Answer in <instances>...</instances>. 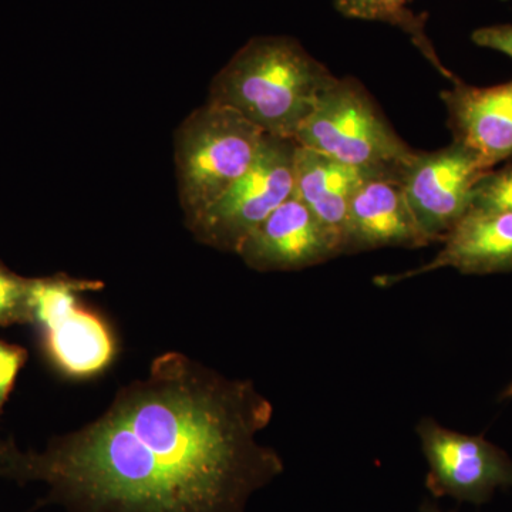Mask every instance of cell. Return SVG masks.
<instances>
[{
  "mask_svg": "<svg viewBox=\"0 0 512 512\" xmlns=\"http://www.w3.org/2000/svg\"><path fill=\"white\" fill-rule=\"evenodd\" d=\"M293 140L340 163L396 178L416 153L355 77L336 79Z\"/></svg>",
  "mask_w": 512,
  "mask_h": 512,
  "instance_id": "3957f363",
  "label": "cell"
},
{
  "mask_svg": "<svg viewBox=\"0 0 512 512\" xmlns=\"http://www.w3.org/2000/svg\"><path fill=\"white\" fill-rule=\"evenodd\" d=\"M30 286L32 279L15 274L0 262V328L29 325Z\"/></svg>",
  "mask_w": 512,
  "mask_h": 512,
  "instance_id": "9a60e30c",
  "label": "cell"
},
{
  "mask_svg": "<svg viewBox=\"0 0 512 512\" xmlns=\"http://www.w3.org/2000/svg\"><path fill=\"white\" fill-rule=\"evenodd\" d=\"M296 148L291 138L266 136L247 173L188 224L195 238L238 255L249 235L295 194Z\"/></svg>",
  "mask_w": 512,
  "mask_h": 512,
  "instance_id": "8992f818",
  "label": "cell"
},
{
  "mask_svg": "<svg viewBox=\"0 0 512 512\" xmlns=\"http://www.w3.org/2000/svg\"><path fill=\"white\" fill-rule=\"evenodd\" d=\"M412 2L413 0H333V5L345 18L387 23L402 30L443 76L451 80L456 79L441 63L433 43L427 36L426 18L414 15L409 9Z\"/></svg>",
  "mask_w": 512,
  "mask_h": 512,
  "instance_id": "5bb4252c",
  "label": "cell"
},
{
  "mask_svg": "<svg viewBox=\"0 0 512 512\" xmlns=\"http://www.w3.org/2000/svg\"><path fill=\"white\" fill-rule=\"evenodd\" d=\"M512 211V158L474 185L468 211Z\"/></svg>",
  "mask_w": 512,
  "mask_h": 512,
  "instance_id": "2e32d148",
  "label": "cell"
},
{
  "mask_svg": "<svg viewBox=\"0 0 512 512\" xmlns=\"http://www.w3.org/2000/svg\"><path fill=\"white\" fill-rule=\"evenodd\" d=\"M504 2H507V0H504Z\"/></svg>",
  "mask_w": 512,
  "mask_h": 512,
  "instance_id": "44dd1931",
  "label": "cell"
},
{
  "mask_svg": "<svg viewBox=\"0 0 512 512\" xmlns=\"http://www.w3.org/2000/svg\"><path fill=\"white\" fill-rule=\"evenodd\" d=\"M375 177L382 175L340 163L299 144L296 148L293 195L326 227L338 232L342 242L350 201L367 180Z\"/></svg>",
  "mask_w": 512,
  "mask_h": 512,
  "instance_id": "4fadbf2b",
  "label": "cell"
},
{
  "mask_svg": "<svg viewBox=\"0 0 512 512\" xmlns=\"http://www.w3.org/2000/svg\"><path fill=\"white\" fill-rule=\"evenodd\" d=\"M420 512H444L441 511L439 507H436L433 503H429V501H426V503L421 504Z\"/></svg>",
  "mask_w": 512,
  "mask_h": 512,
  "instance_id": "d6986e66",
  "label": "cell"
},
{
  "mask_svg": "<svg viewBox=\"0 0 512 512\" xmlns=\"http://www.w3.org/2000/svg\"><path fill=\"white\" fill-rule=\"evenodd\" d=\"M443 248L419 268L375 278L379 288L453 268L464 275L512 272V211H468L444 237Z\"/></svg>",
  "mask_w": 512,
  "mask_h": 512,
  "instance_id": "30bf717a",
  "label": "cell"
},
{
  "mask_svg": "<svg viewBox=\"0 0 512 512\" xmlns=\"http://www.w3.org/2000/svg\"><path fill=\"white\" fill-rule=\"evenodd\" d=\"M238 255L255 271H301L343 255V242L293 195L249 235Z\"/></svg>",
  "mask_w": 512,
  "mask_h": 512,
  "instance_id": "9c48e42d",
  "label": "cell"
},
{
  "mask_svg": "<svg viewBox=\"0 0 512 512\" xmlns=\"http://www.w3.org/2000/svg\"><path fill=\"white\" fill-rule=\"evenodd\" d=\"M503 399H512V383L507 387V390H505Z\"/></svg>",
  "mask_w": 512,
  "mask_h": 512,
  "instance_id": "ffe728a7",
  "label": "cell"
},
{
  "mask_svg": "<svg viewBox=\"0 0 512 512\" xmlns=\"http://www.w3.org/2000/svg\"><path fill=\"white\" fill-rule=\"evenodd\" d=\"M336 79L293 37L259 36L215 77L210 103L237 111L266 136L293 140Z\"/></svg>",
  "mask_w": 512,
  "mask_h": 512,
  "instance_id": "7a4b0ae2",
  "label": "cell"
},
{
  "mask_svg": "<svg viewBox=\"0 0 512 512\" xmlns=\"http://www.w3.org/2000/svg\"><path fill=\"white\" fill-rule=\"evenodd\" d=\"M265 137L237 111L210 101L188 117L177 136L178 180L187 224L247 173Z\"/></svg>",
  "mask_w": 512,
  "mask_h": 512,
  "instance_id": "277c9868",
  "label": "cell"
},
{
  "mask_svg": "<svg viewBox=\"0 0 512 512\" xmlns=\"http://www.w3.org/2000/svg\"><path fill=\"white\" fill-rule=\"evenodd\" d=\"M29 353L23 346L0 339V416L9 400L20 370L28 362Z\"/></svg>",
  "mask_w": 512,
  "mask_h": 512,
  "instance_id": "e0dca14e",
  "label": "cell"
},
{
  "mask_svg": "<svg viewBox=\"0 0 512 512\" xmlns=\"http://www.w3.org/2000/svg\"><path fill=\"white\" fill-rule=\"evenodd\" d=\"M430 245L396 177L370 178L350 201L343 227V255L382 248Z\"/></svg>",
  "mask_w": 512,
  "mask_h": 512,
  "instance_id": "8fae6325",
  "label": "cell"
},
{
  "mask_svg": "<svg viewBox=\"0 0 512 512\" xmlns=\"http://www.w3.org/2000/svg\"><path fill=\"white\" fill-rule=\"evenodd\" d=\"M101 286L64 275L32 278L29 325L47 359L69 379H92L116 359L117 340L109 323L80 302V293Z\"/></svg>",
  "mask_w": 512,
  "mask_h": 512,
  "instance_id": "5b68a950",
  "label": "cell"
},
{
  "mask_svg": "<svg viewBox=\"0 0 512 512\" xmlns=\"http://www.w3.org/2000/svg\"><path fill=\"white\" fill-rule=\"evenodd\" d=\"M490 170L483 158L456 141L440 150L416 151L402 165L397 180L430 244L443 241L467 214L474 185Z\"/></svg>",
  "mask_w": 512,
  "mask_h": 512,
  "instance_id": "52a82bcc",
  "label": "cell"
},
{
  "mask_svg": "<svg viewBox=\"0 0 512 512\" xmlns=\"http://www.w3.org/2000/svg\"><path fill=\"white\" fill-rule=\"evenodd\" d=\"M474 45L504 53L512 59V25L485 26L471 35Z\"/></svg>",
  "mask_w": 512,
  "mask_h": 512,
  "instance_id": "ac0fdd59",
  "label": "cell"
},
{
  "mask_svg": "<svg viewBox=\"0 0 512 512\" xmlns=\"http://www.w3.org/2000/svg\"><path fill=\"white\" fill-rule=\"evenodd\" d=\"M453 141L463 144L494 168L512 158V80L476 87L453 80L441 92Z\"/></svg>",
  "mask_w": 512,
  "mask_h": 512,
  "instance_id": "7c38bea8",
  "label": "cell"
},
{
  "mask_svg": "<svg viewBox=\"0 0 512 512\" xmlns=\"http://www.w3.org/2000/svg\"><path fill=\"white\" fill-rule=\"evenodd\" d=\"M272 417L252 380L165 352L43 450L0 440V478L45 485L47 503L67 512H247L285 471L259 440Z\"/></svg>",
  "mask_w": 512,
  "mask_h": 512,
  "instance_id": "6da1fadb",
  "label": "cell"
},
{
  "mask_svg": "<svg viewBox=\"0 0 512 512\" xmlns=\"http://www.w3.org/2000/svg\"><path fill=\"white\" fill-rule=\"evenodd\" d=\"M429 473L426 485L434 497L484 504L497 488L512 487V460L483 436H468L434 419L417 424Z\"/></svg>",
  "mask_w": 512,
  "mask_h": 512,
  "instance_id": "ba28073f",
  "label": "cell"
}]
</instances>
